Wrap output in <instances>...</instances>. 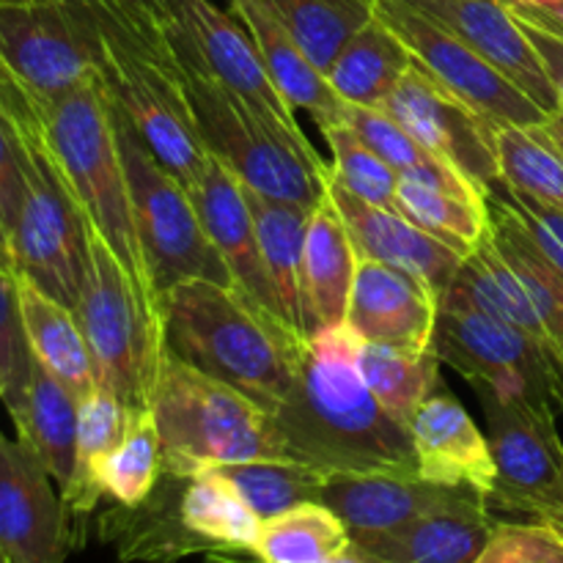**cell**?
Returning a JSON list of instances; mask_svg holds the SVG:
<instances>
[{"mask_svg":"<svg viewBox=\"0 0 563 563\" xmlns=\"http://www.w3.org/2000/svg\"><path fill=\"white\" fill-rule=\"evenodd\" d=\"M366 341L346 322L308 335L275 416L286 456L328 476H418L410 427L383 410L357 372Z\"/></svg>","mask_w":563,"mask_h":563,"instance_id":"obj_1","label":"cell"},{"mask_svg":"<svg viewBox=\"0 0 563 563\" xmlns=\"http://www.w3.org/2000/svg\"><path fill=\"white\" fill-rule=\"evenodd\" d=\"M168 355L275 412L291 390L306 339L242 289L185 280L159 295Z\"/></svg>","mask_w":563,"mask_h":563,"instance_id":"obj_2","label":"cell"},{"mask_svg":"<svg viewBox=\"0 0 563 563\" xmlns=\"http://www.w3.org/2000/svg\"><path fill=\"white\" fill-rule=\"evenodd\" d=\"M148 407L165 476L190 482L214 467L289 460L273 412L168 352L159 361Z\"/></svg>","mask_w":563,"mask_h":563,"instance_id":"obj_3","label":"cell"},{"mask_svg":"<svg viewBox=\"0 0 563 563\" xmlns=\"http://www.w3.org/2000/svg\"><path fill=\"white\" fill-rule=\"evenodd\" d=\"M44 137L88 229L108 242L148 306L159 311V295L137 242L130 185L102 77L82 82L44 110Z\"/></svg>","mask_w":563,"mask_h":563,"instance_id":"obj_4","label":"cell"},{"mask_svg":"<svg viewBox=\"0 0 563 563\" xmlns=\"http://www.w3.org/2000/svg\"><path fill=\"white\" fill-rule=\"evenodd\" d=\"M93 3L104 38L102 80L108 93L154 157L192 190L207 170L209 152L198 135L168 38L143 33L102 0Z\"/></svg>","mask_w":563,"mask_h":563,"instance_id":"obj_5","label":"cell"},{"mask_svg":"<svg viewBox=\"0 0 563 563\" xmlns=\"http://www.w3.org/2000/svg\"><path fill=\"white\" fill-rule=\"evenodd\" d=\"M168 47L179 60L187 102L207 152L234 170L247 190L317 207L324 198L330 168L311 141L286 135L264 121L245 99L220 86L181 44L168 38Z\"/></svg>","mask_w":563,"mask_h":563,"instance_id":"obj_6","label":"cell"},{"mask_svg":"<svg viewBox=\"0 0 563 563\" xmlns=\"http://www.w3.org/2000/svg\"><path fill=\"white\" fill-rule=\"evenodd\" d=\"M75 313L91 350L97 385L115 394L124 410L148 407L165 355L163 319L93 229H88L86 286Z\"/></svg>","mask_w":563,"mask_h":563,"instance_id":"obj_7","label":"cell"},{"mask_svg":"<svg viewBox=\"0 0 563 563\" xmlns=\"http://www.w3.org/2000/svg\"><path fill=\"white\" fill-rule=\"evenodd\" d=\"M110 119L119 137L121 163L130 185L132 218L157 295L185 280L231 284L229 267L209 240L190 190L141 141L124 110L108 93Z\"/></svg>","mask_w":563,"mask_h":563,"instance_id":"obj_8","label":"cell"},{"mask_svg":"<svg viewBox=\"0 0 563 563\" xmlns=\"http://www.w3.org/2000/svg\"><path fill=\"white\" fill-rule=\"evenodd\" d=\"M429 352L460 372L478 396L537 401L559 410L561 357L542 341L487 313L451 286L438 300V322Z\"/></svg>","mask_w":563,"mask_h":563,"instance_id":"obj_9","label":"cell"},{"mask_svg":"<svg viewBox=\"0 0 563 563\" xmlns=\"http://www.w3.org/2000/svg\"><path fill=\"white\" fill-rule=\"evenodd\" d=\"M0 55L47 110L102 77L104 38L93 0L0 3Z\"/></svg>","mask_w":563,"mask_h":563,"instance_id":"obj_10","label":"cell"},{"mask_svg":"<svg viewBox=\"0 0 563 563\" xmlns=\"http://www.w3.org/2000/svg\"><path fill=\"white\" fill-rule=\"evenodd\" d=\"M25 198L9 234L11 269L75 311L86 286L88 229L47 137L22 141Z\"/></svg>","mask_w":563,"mask_h":563,"instance_id":"obj_11","label":"cell"},{"mask_svg":"<svg viewBox=\"0 0 563 563\" xmlns=\"http://www.w3.org/2000/svg\"><path fill=\"white\" fill-rule=\"evenodd\" d=\"M487 416V440L495 460L489 509L563 526V440L555 407L478 396Z\"/></svg>","mask_w":563,"mask_h":563,"instance_id":"obj_12","label":"cell"},{"mask_svg":"<svg viewBox=\"0 0 563 563\" xmlns=\"http://www.w3.org/2000/svg\"><path fill=\"white\" fill-rule=\"evenodd\" d=\"M374 14L410 47L416 64L495 130L539 126L548 119V113L509 77L405 0H374Z\"/></svg>","mask_w":563,"mask_h":563,"instance_id":"obj_13","label":"cell"},{"mask_svg":"<svg viewBox=\"0 0 563 563\" xmlns=\"http://www.w3.org/2000/svg\"><path fill=\"white\" fill-rule=\"evenodd\" d=\"M165 36L181 44L214 80L256 110L264 121L291 137L308 141L297 126L295 108L269 80L258 47L234 11H223L212 0H170V22Z\"/></svg>","mask_w":563,"mask_h":563,"instance_id":"obj_14","label":"cell"},{"mask_svg":"<svg viewBox=\"0 0 563 563\" xmlns=\"http://www.w3.org/2000/svg\"><path fill=\"white\" fill-rule=\"evenodd\" d=\"M379 110L399 121L423 148L460 170L484 196L500 187L498 146L493 124L440 86L421 64H412Z\"/></svg>","mask_w":563,"mask_h":563,"instance_id":"obj_15","label":"cell"},{"mask_svg":"<svg viewBox=\"0 0 563 563\" xmlns=\"http://www.w3.org/2000/svg\"><path fill=\"white\" fill-rule=\"evenodd\" d=\"M75 548L60 489L22 440L0 432V550L9 563H64Z\"/></svg>","mask_w":563,"mask_h":563,"instance_id":"obj_16","label":"cell"},{"mask_svg":"<svg viewBox=\"0 0 563 563\" xmlns=\"http://www.w3.org/2000/svg\"><path fill=\"white\" fill-rule=\"evenodd\" d=\"M423 16L438 22L489 66L509 77L544 113L561 110L559 93L544 75V66L522 31L520 20L500 0H405Z\"/></svg>","mask_w":563,"mask_h":563,"instance_id":"obj_17","label":"cell"},{"mask_svg":"<svg viewBox=\"0 0 563 563\" xmlns=\"http://www.w3.org/2000/svg\"><path fill=\"white\" fill-rule=\"evenodd\" d=\"M324 192L339 209L357 256L374 258V262L416 275L440 300V295L449 289L451 280L460 273L462 262L467 258L465 253L440 242L438 236L412 223L399 209L377 207V203H368L346 192L344 187L335 185L330 170Z\"/></svg>","mask_w":563,"mask_h":563,"instance_id":"obj_18","label":"cell"},{"mask_svg":"<svg viewBox=\"0 0 563 563\" xmlns=\"http://www.w3.org/2000/svg\"><path fill=\"white\" fill-rule=\"evenodd\" d=\"M482 495L467 487H440L421 476L405 473H361L330 476L322 489V504L333 509L355 542L385 537L407 528L432 511Z\"/></svg>","mask_w":563,"mask_h":563,"instance_id":"obj_19","label":"cell"},{"mask_svg":"<svg viewBox=\"0 0 563 563\" xmlns=\"http://www.w3.org/2000/svg\"><path fill=\"white\" fill-rule=\"evenodd\" d=\"M438 322V295L416 275L374 258L357 262L346 324L363 341L427 352Z\"/></svg>","mask_w":563,"mask_h":563,"instance_id":"obj_20","label":"cell"},{"mask_svg":"<svg viewBox=\"0 0 563 563\" xmlns=\"http://www.w3.org/2000/svg\"><path fill=\"white\" fill-rule=\"evenodd\" d=\"M190 196L196 201L198 218H201L212 245L218 247L220 258L229 267L236 289L251 295L253 300L284 319L262 247H258L256 223H253L245 185L236 179L234 170H229L218 157L209 154L207 170H203L201 181L190 190Z\"/></svg>","mask_w":563,"mask_h":563,"instance_id":"obj_21","label":"cell"},{"mask_svg":"<svg viewBox=\"0 0 563 563\" xmlns=\"http://www.w3.org/2000/svg\"><path fill=\"white\" fill-rule=\"evenodd\" d=\"M416 471L440 487H467L489 498L495 460L487 434L451 394H432L410 421Z\"/></svg>","mask_w":563,"mask_h":563,"instance_id":"obj_22","label":"cell"},{"mask_svg":"<svg viewBox=\"0 0 563 563\" xmlns=\"http://www.w3.org/2000/svg\"><path fill=\"white\" fill-rule=\"evenodd\" d=\"M231 11L240 16L242 25L251 33L258 47L269 80L280 91V97L297 110H306L319 130L346 124L350 104L330 88L324 71L306 55V49L291 38L278 22V16L262 0H229Z\"/></svg>","mask_w":563,"mask_h":563,"instance_id":"obj_23","label":"cell"},{"mask_svg":"<svg viewBox=\"0 0 563 563\" xmlns=\"http://www.w3.org/2000/svg\"><path fill=\"white\" fill-rule=\"evenodd\" d=\"M185 484V478L163 473L146 504L135 509L113 504V509L99 517V533L113 544L121 561L176 563L187 555L212 553V544L196 537L181 520L179 500Z\"/></svg>","mask_w":563,"mask_h":563,"instance_id":"obj_24","label":"cell"},{"mask_svg":"<svg viewBox=\"0 0 563 563\" xmlns=\"http://www.w3.org/2000/svg\"><path fill=\"white\" fill-rule=\"evenodd\" d=\"M247 203H251L253 223H256L258 247H262L264 264H267L269 280L278 295L280 311L286 324L297 335L308 339L317 333V322L311 317V308L306 300V234L311 223V212L317 207H302L295 201H280V198L262 196L245 187Z\"/></svg>","mask_w":563,"mask_h":563,"instance_id":"obj_25","label":"cell"},{"mask_svg":"<svg viewBox=\"0 0 563 563\" xmlns=\"http://www.w3.org/2000/svg\"><path fill=\"white\" fill-rule=\"evenodd\" d=\"M495 517L484 495H471L454 506L432 511L407 528L385 537L363 539L388 563H473L487 544Z\"/></svg>","mask_w":563,"mask_h":563,"instance_id":"obj_26","label":"cell"},{"mask_svg":"<svg viewBox=\"0 0 563 563\" xmlns=\"http://www.w3.org/2000/svg\"><path fill=\"white\" fill-rule=\"evenodd\" d=\"M16 440L38 456L64 493L77 462V399L42 363H33L25 394L9 410Z\"/></svg>","mask_w":563,"mask_h":563,"instance_id":"obj_27","label":"cell"},{"mask_svg":"<svg viewBox=\"0 0 563 563\" xmlns=\"http://www.w3.org/2000/svg\"><path fill=\"white\" fill-rule=\"evenodd\" d=\"M357 262H361V256L352 245L350 231H346L339 209L324 192V198L311 212L306 253H302L306 300L317 330L346 322V306H350Z\"/></svg>","mask_w":563,"mask_h":563,"instance_id":"obj_28","label":"cell"},{"mask_svg":"<svg viewBox=\"0 0 563 563\" xmlns=\"http://www.w3.org/2000/svg\"><path fill=\"white\" fill-rule=\"evenodd\" d=\"M16 286H20L22 322L33 357L55 379H60L75 394V399L91 394L97 388V368L77 313L22 275H16Z\"/></svg>","mask_w":563,"mask_h":563,"instance_id":"obj_29","label":"cell"},{"mask_svg":"<svg viewBox=\"0 0 563 563\" xmlns=\"http://www.w3.org/2000/svg\"><path fill=\"white\" fill-rule=\"evenodd\" d=\"M412 64L416 58L410 47L374 14L339 49L324 77L346 104L379 108L396 91Z\"/></svg>","mask_w":563,"mask_h":563,"instance_id":"obj_30","label":"cell"},{"mask_svg":"<svg viewBox=\"0 0 563 563\" xmlns=\"http://www.w3.org/2000/svg\"><path fill=\"white\" fill-rule=\"evenodd\" d=\"M487 212L489 236H493L495 247L520 278L522 289L528 291L544 330H548L555 355L563 361V275L548 262L542 247L537 245L515 207L506 201L500 187H495L487 196Z\"/></svg>","mask_w":563,"mask_h":563,"instance_id":"obj_31","label":"cell"},{"mask_svg":"<svg viewBox=\"0 0 563 563\" xmlns=\"http://www.w3.org/2000/svg\"><path fill=\"white\" fill-rule=\"evenodd\" d=\"M124 405L102 385H97L91 394L77 399L75 476H71L69 487L60 493L66 511H69L71 531H75V526L80 528L82 520H88L97 511V506L102 504L104 493L102 484H99V471H102V462L113 454L115 445L124 438Z\"/></svg>","mask_w":563,"mask_h":563,"instance_id":"obj_32","label":"cell"},{"mask_svg":"<svg viewBox=\"0 0 563 563\" xmlns=\"http://www.w3.org/2000/svg\"><path fill=\"white\" fill-rule=\"evenodd\" d=\"M357 372L385 412L410 427L418 407L440 383V361L432 352L405 350L394 344L366 341L357 357Z\"/></svg>","mask_w":563,"mask_h":563,"instance_id":"obj_33","label":"cell"},{"mask_svg":"<svg viewBox=\"0 0 563 563\" xmlns=\"http://www.w3.org/2000/svg\"><path fill=\"white\" fill-rule=\"evenodd\" d=\"M179 511L185 526L214 550H253L262 531V517L220 471L190 478Z\"/></svg>","mask_w":563,"mask_h":563,"instance_id":"obj_34","label":"cell"},{"mask_svg":"<svg viewBox=\"0 0 563 563\" xmlns=\"http://www.w3.org/2000/svg\"><path fill=\"white\" fill-rule=\"evenodd\" d=\"M396 209L465 256L476 251L489 229L487 198L465 196L416 176H399Z\"/></svg>","mask_w":563,"mask_h":563,"instance_id":"obj_35","label":"cell"},{"mask_svg":"<svg viewBox=\"0 0 563 563\" xmlns=\"http://www.w3.org/2000/svg\"><path fill=\"white\" fill-rule=\"evenodd\" d=\"M350 542L341 517L317 500L264 520L251 553L258 563H328Z\"/></svg>","mask_w":563,"mask_h":563,"instance_id":"obj_36","label":"cell"},{"mask_svg":"<svg viewBox=\"0 0 563 563\" xmlns=\"http://www.w3.org/2000/svg\"><path fill=\"white\" fill-rule=\"evenodd\" d=\"M308 58L328 71L339 49L374 16V0H262Z\"/></svg>","mask_w":563,"mask_h":563,"instance_id":"obj_37","label":"cell"},{"mask_svg":"<svg viewBox=\"0 0 563 563\" xmlns=\"http://www.w3.org/2000/svg\"><path fill=\"white\" fill-rule=\"evenodd\" d=\"M159 478H163V445H159L152 407L126 410L124 438L99 471L104 498L135 509L146 504Z\"/></svg>","mask_w":563,"mask_h":563,"instance_id":"obj_38","label":"cell"},{"mask_svg":"<svg viewBox=\"0 0 563 563\" xmlns=\"http://www.w3.org/2000/svg\"><path fill=\"white\" fill-rule=\"evenodd\" d=\"M495 146L500 181L511 192L563 214V157L539 126H500Z\"/></svg>","mask_w":563,"mask_h":563,"instance_id":"obj_39","label":"cell"},{"mask_svg":"<svg viewBox=\"0 0 563 563\" xmlns=\"http://www.w3.org/2000/svg\"><path fill=\"white\" fill-rule=\"evenodd\" d=\"M214 471L223 473L240 489V495L262 517V522L295 506L317 504V500L322 504V489L330 478L317 467L291 460L242 462V465H225Z\"/></svg>","mask_w":563,"mask_h":563,"instance_id":"obj_40","label":"cell"},{"mask_svg":"<svg viewBox=\"0 0 563 563\" xmlns=\"http://www.w3.org/2000/svg\"><path fill=\"white\" fill-rule=\"evenodd\" d=\"M328 141L333 163H330V176L339 187H344L352 196L363 198L377 207L396 209V190H399V174L390 168L385 159H379L355 130L346 124L330 126L322 132Z\"/></svg>","mask_w":563,"mask_h":563,"instance_id":"obj_41","label":"cell"},{"mask_svg":"<svg viewBox=\"0 0 563 563\" xmlns=\"http://www.w3.org/2000/svg\"><path fill=\"white\" fill-rule=\"evenodd\" d=\"M33 363L36 357L27 344L25 322H22L16 273L0 264V394L5 410H11L25 394Z\"/></svg>","mask_w":563,"mask_h":563,"instance_id":"obj_42","label":"cell"},{"mask_svg":"<svg viewBox=\"0 0 563 563\" xmlns=\"http://www.w3.org/2000/svg\"><path fill=\"white\" fill-rule=\"evenodd\" d=\"M473 563H563V533L548 522H495Z\"/></svg>","mask_w":563,"mask_h":563,"instance_id":"obj_43","label":"cell"},{"mask_svg":"<svg viewBox=\"0 0 563 563\" xmlns=\"http://www.w3.org/2000/svg\"><path fill=\"white\" fill-rule=\"evenodd\" d=\"M0 121L14 132L20 141H42L44 110L27 88L16 80L14 71L0 55Z\"/></svg>","mask_w":563,"mask_h":563,"instance_id":"obj_44","label":"cell"},{"mask_svg":"<svg viewBox=\"0 0 563 563\" xmlns=\"http://www.w3.org/2000/svg\"><path fill=\"white\" fill-rule=\"evenodd\" d=\"M25 198V148L22 141L0 121V229L9 240Z\"/></svg>","mask_w":563,"mask_h":563,"instance_id":"obj_45","label":"cell"},{"mask_svg":"<svg viewBox=\"0 0 563 563\" xmlns=\"http://www.w3.org/2000/svg\"><path fill=\"white\" fill-rule=\"evenodd\" d=\"M500 190H504L506 201L515 207V212L520 214L522 223L528 225V231H531V236L537 240V245L542 247V253L548 256V262L563 275V214L531 201V198L520 196V192H511L506 185H500Z\"/></svg>","mask_w":563,"mask_h":563,"instance_id":"obj_46","label":"cell"},{"mask_svg":"<svg viewBox=\"0 0 563 563\" xmlns=\"http://www.w3.org/2000/svg\"><path fill=\"white\" fill-rule=\"evenodd\" d=\"M104 5L152 36H165L170 22V0H102Z\"/></svg>","mask_w":563,"mask_h":563,"instance_id":"obj_47","label":"cell"},{"mask_svg":"<svg viewBox=\"0 0 563 563\" xmlns=\"http://www.w3.org/2000/svg\"><path fill=\"white\" fill-rule=\"evenodd\" d=\"M520 20V16H517ZM522 31H526V36L531 38L533 49H537L539 60H542L544 66V75H548V80L553 82L555 93H559V102L563 108V38L555 36V33L544 31V27L533 25V22H526L520 20Z\"/></svg>","mask_w":563,"mask_h":563,"instance_id":"obj_48","label":"cell"},{"mask_svg":"<svg viewBox=\"0 0 563 563\" xmlns=\"http://www.w3.org/2000/svg\"><path fill=\"white\" fill-rule=\"evenodd\" d=\"M539 132H542V135L559 148V154L563 157V108L555 110V113H550L548 119L539 124Z\"/></svg>","mask_w":563,"mask_h":563,"instance_id":"obj_49","label":"cell"},{"mask_svg":"<svg viewBox=\"0 0 563 563\" xmlns=\"http://www.w3.org/2000/svg\"><path fill=\"white\" fill-rule=\"evenodd\" d=\"M0 264L11 267V253H9V240H5L3 229H0Z\"/></svg>","mask_w":563,"mask_h":563,"instance_id":"obj_50","label":"cell"},{"mask_svg":"<svg viewBox=\"0 0 563 563\" xmlns=\"http://www.w3.org/2000/svg\"><path fill=\"white\" fill-rule=\"evenodd\" d=\"M0 3H38V0H0Z\"/></svg>","mask_w":563,"mask_h":563,"instance_id":"obj_51","label":"cell"},{"mask_svg":"<svg viewBox=\"0 0 563 563\" xmlns=\"http://www.w3.org/2000/svg\"><path fill=\"white\" fill-rule=\"evenodd\" d=\"M559 410H561V412H563V390H561V399H559ZM559 531H561V533H563V526H561V528H559Z\"/></svg>","mask_w":563,"mask_h":563,"instance_id":"obj_52","label":"cell"},{"mask_svg":"<svg viewBox=\"0 0 563 563\" xmlns=\"http://www.w3.org/2000/svg\"><path fill=\"white\" fill-rule=\"evenodd\" d=\"M0 563H9V561H5V555H3V550H0Z\"/></svg>","mask_w":563,"mask_h":563,"instance_id":"obj_53","label":"cell"},{"mask_svg":"<svg viewBox=\"0 0 563 563\" xmlns=\"http://www.w3.org/2000/svg\"><path fill=\"white\" fill-rule=\"evenodd\" d=\"M0 405H3V394H0Z\"/></svg>","mask_w":563,"mask_h":563,"instance_id":"obj_54","label":"cell"},{"mask_svg":"<svg viewBox=\"0 0 563 563\" xmlns=\"http://www.w3.org/2000/svg\"><path fill=\"white\" fill-rule=\"evenodd\" d=\"M500 3H509V0H500Z\"/></svg>","mask_w":563,"mask_h":563,"instance_id":"obj_55","label":"cell"}]
</instances>
